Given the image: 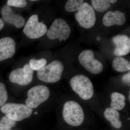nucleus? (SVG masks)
Returning <instances> with one entry per match:
<instances>
[{
  "instance_id": "nucleus-23",
  "label": "nucleus",
  "mask_w": 130,
  "mask_h": 130,
  "mask_svg": "<svg viewBox=\"0 0 130 130\" xmlns=\"http://www.w3.org/2000/svg\"><path fill=\"white\" fill-rule=\"evenodd\" d=\"M27 2L25 0H8L7 5L9 6L18 8H24L26 6Z\"/></svg>"
},
{
  "instance_id": "nucleus-25",
  "label": "nucleus",
  "mask_w": 130,
  "mask_h": 130,
  "mask_svg": "<svg viewBox=\"0 0 130 130\" xmlns=\"http://www.w3.org/2000/svg\"><path fill=\"white\" fill-rule=\"evenodd\" d=\"M4 26V22L2 19L0 18V31L1 30Z\"/></svg>"
},
{
  "instance_id": "nucleus-12",
  "label": "nucleus",
  "mask_w": 130,
  "mask_h": 130,
  "mask_svg": "<svg viewBox=\"0 0 130 130\" xmlns=\"http://www.w3.org/2000/svg\"><path fill=\"white\" fill-rule=\"evenodd\" d=\"M1 14L3 19L7 23L14 25L16 28H21L24 26L25 20L21 15L14 13L11 8L6 5L2 8Z\"/></svg>"
},
{
  "instance_id": "nucleus-26",
  "label": "nucleus",
  "mask_w": 130,
  "mask_h": 130,
  "mask_svg": "<svg viewBox=\"0 0 130 130\" xmlns=\"http://www.w3.org/2000/svg\"><path fill=\"white\" fill-rule=\"evenodd\" d=\"M108 3H112V4H113V3H115L117 2L116 0H108Z\"/></svg>"
},
{
  "instance_id": "nucleus-2",
  "label": "nucleus",
  "mask_w": 130,
  "mask_h": 130,
  "mask_svg": "<svg viewBox=\"0 0 130 130\" xmlns=\"http://www.w3.org/2000/svg\"><path fill=\"white\" fill-rule=\"evenodd\" d=\"M73 90L84 100L91 99L94 95L93 84L88 77L78 74L73 77L70 81Z\"/></svg>"
},
{
  "instance_id": "nucleus-1",
  "label": "nucleus",
  "mask_w": 130,
  "mask_h": 130,
  "mask_svg": "<svg viewBox=\"0 0 130 130\" xmlns=\"http://www.w3.org/2000/svg\"><path fill=\"white\" fill-rule=\"evenodd\" d=\"M64 70V65L61 61L54 60L37 71V77L45 83H56L60 80Z\"/></svg>"
},
{
  "instance_id": "nucleus-11",
  "label": "nucleus",
  "mask_w": 130,
  "mask_h": 130,
  "mask_svg": "<svg viewBox=\"0 0 130 130\" xmlns=\"http://www.w3.org/2000/svg\"><path fill=\"white\" fill-rule=\"evenodd\" d=\"M112 41L115 46L113 54L115 56L121 57L130 53V39L128 36L117 35L113 38Z\"/></svg>"
},
{
  "instance_id": "nucleus-6",
  "label": "nucleus",
  "mask_w": 130,
  "mask_h": 130,
  "mask_svg": "<svg viewBox=\"0 0 130 130\" xmlns=\"http://www.w3.org/2000/svg\"><path fill=\"white\" fill-rule=\"evenodd\" d=\"M71 31V28L66 21L63 19H56L52 23L46 33L47 36L50 40L58 39L61 42L68 39Z\"/></svg>"
},
{
  "instance_id": "nucleus-17",
  "label": "nucleus",
  "mask_w": 130,
  "mask_h": 130,
  "mask_svg": "<svg viewBox=\"0 0 130 130\" xmlns=\"http://www.w3.org/2000/svg\"><path fill=\"white\" fill-rule=\"evenodd\" d=\"M113 69L118 72H124L130 70L129 61L122 57L115 58L112 63Z\"/></svg>"
},
{
  "instance_id": "nucleus-28",
  "label": "nucleus",
  "mask_w": 130,
  "mask_h": 130,
  "mask_svg": "<svg viewBox=\"0 0 130 130\" xmlns=\"http://www.w3.org/2000/svg\"><path fill=\"white\" fill-rule=\"evenodd\" d=\"M13 130L9 129V130Z\"/></svg>"
},
{
  "instance_id": "nucleus-10",
  "label": "nucleus",
  "mask_w": 130,
  "mask_h": 130,
  "mask_svg": "<svg viewBox=\"0 0 130 130\" xmlns=\"http://www.w3.org/2000/svg\"><path fill=\"white\" fill-rule=\"evenodd\" d=\"M34 71L29 64H26L23 68H18L12 71L9 74V80L12 83L21 86L28 85L32 82Z\"/></svg>"
},
{
  "instance_id": "nucleus-19",
  "label": "nucleus",
  "mask_w": 130,
  "mask_h": 130,
  "mask_svg": "<svg viewBox=\"0 0 130 130\" xmlns=\"http://www.w3.org/2000/svg\"><path fill=\"white\" fill-rule=\"evenodd\" d=\"M84 3L83 0H68L65 5V9L68 12L78 11Z\"/></svg>"
},
{
  "instance_id": "nucleus-14",
  "label": "nucleus",
  "mask_w": 130,
  "mask_h": 130,
  "mask_svg": "<svg viewBox=\"0 0 130 130\" xmlns=\"http://www.w3.org/2000/svg\"><path fill=\"white\" fill-rule=\"evenodd\" d=\"M125 13L116 10L114 12L109 11L103 16L102 23L107 27L114 25H122L125 23Z\"/></svg>"
},
{
  "instance_id": "nucleus-13",
  "label": "nucleus",
  "mask_w": 130,
  "mask_h": 130,
  "mask_svg": "<svg viewBox=\"0 0 130 130\" xmlns=\"http://www.w3.org/2000/svg\"><path fill=\"white\" fill-rule=\"evenodd\" d=\"M16 51V43L11 38L0 39V61L12 58Z\"/></svg>"
},
{
  "instance_id": "nucleus-20",
  "label": "nucleus",
  "mask_w": 130,
  "mask_h": 130,
  "mask_svg": "<svg viewBox=\"0 0 130 130\" xmlns=\"http://www.w3.org/2000/svg\"><path fill=\"white\" fill-rule=\"evenodd\" d=\"M47 63L46 60L44 58L39 59H32L29 61V65L33 71H38L46 66Z\"/></svg>"
},
{
  "instance_id": "nucleus-4",
  "label": "nucleus",
  "mask_w": 130,
  "mask_h": 130,
  "mask_svg": "<svg viewBox=\"0 0 130 130\" xmlns=\"http://www.w3.org/2000/svg\"><path fill=\"white\" fill-rule=\"evenodd\" d=\"M1 111L9 118L15 121H22L31 115L33 109L26 105L8 103L1 107Z\"/></svg>"
},
{
  "instance_id": "nucleus-24",
  "label": "nucleus",
  "mask_w": 130,
  "mask_h": 130,
  "mask_svg": "<svg viewBox=\"0 0 130 130\" xmlns=\"http://www.w3.org/2000/svg\"><path fill=\"white\" fill-rule=\"evenodd\" d=\"M130 72L127 73V74H124L122 77V81L125 83L129 84L130 85Z\"/></svg>"
},
{
  "instance_id": "nucleus-15",
  "label": "nucleus",
  "mask_w": 130,
  "mask_h": 130,
  "mask_svg": "<svg viewBox=\"0 0 130 130\" xmlns=\"http://www.w3.org/2000/svg\"><path fill=\"white\" fill-rule=\"evenodd\" d=\"M105 118L109 121L111 125L116 129H120L122 126V123L120 119L119 112L116 109L108 108L105 110L104 113Z\"/></svg>"
},
{
  "instance_id": "nucleus-9",
  "label": "nucleus",
  "mask_w": 130,
  "mask_h": 130,
  "mask_svg": "<svg viewBox=\"0 0 130 130\" xmlns=\"http://www.w3.org/2000/svg\"><path fill=\"white\" fill-rule=\"evenodd\" d=\"M47 31L46 26L43 22H39L37 14H34L31 16L23 29L25 35L31 39L42 37L46 33Z\"/></svg>"
},
{
  "instance_id": "nucleus-5",
  "label": "nucleus",
  "mask_w": 130,
  "mask_h": 130,
  "mask_svg": "<svg viewBox=\"0 0 130 130\" xmlns=\"http://www.w3.org/2000/svg\"><path fill=\"white\" fill-rule=\"evenodd\" d=\"M50 95L48 88L44 85L34 86L28 91L26 105L31 109L37 108L46 101Z\"/></svg>"
},
{
  "instance_id": "nucleus-22",
  "label": "nucleus",
  "mask_w": 130,
  "mask_h": 130,
  "mask_svg": "<svg viewBox=\"0 0 130 130\" xmlns=\"http://www.w3.org/2000/svg\"><path fill=\"white\" fill-rule=\"evenodd\" d=\"M8 97L7 91L5 84L0 82V107L6 104Z\"/></svg>"
},
{
  "instance_id": "nucleus-27",
  "label": "nucleus",
  "mask_w": 130,
  "mask_h": 130,
  "mask_svg": "<svg viewBox=\"0 0 130 130\" xmlns=\"http://www.w3.org/2000/svg\"><path fill=\"white\" fill-rule=\"evenodd\" d=\"M128 120H130V119L129 118H128Z\"/></svg>"
},
{
  "instance_id": "nucleus-8",
  "label": "nucleus",
  "mask_w": 130,
  "mask_h": 130,
  "mask_svg": "<svg viewBox=\"0 0 130 130\" xmlns=\"http://www.w3.org/2000/svg\"><path fill=\"white\" fill-rule=\"evenodd\" d=\"M78 60L80 64L87 71L94 74L101 73L103 69L102 63L95 58L92 50H86L79 54Z\"/></svg>"
},
{
  "instance_id": "nucleus-21",
  "label": "nucleus",
  "mask_w": 130,
  "mask_h": 130,
  "mask_svg": "<svg viewBox=\"0 0 130 130\" xmlns=\"http://www.w3.org/2000/svg\"><path fill=\"white\" fill-rule=\"evenodd\" d=\"M16 121L13 120L7 116L3 117L0 120V130H8L16 125Z\"/></svg>"
},
{
  "instance_id": "nucleus-16",
  "label": "nucleus",
  "mask_w": 130,
  "mask_h": 130,
  "mask_svg": "<svg viewBox=\"0 0 130 130\" xmlns=\"http://www.w3.org/2000/svg\"><path fill=\"white\" fill-rule=\"evenodd\" d=\"M111 108L117 110H121L125 106V96L118 92H114L111 95Z\"/></svg>"
},
{
  "instance_id": "nucleus-18",
  "label": "nucleus",
  "mask_w": 130,
  "mask_h": 130,
  "mask_svg": "<svg viewBox=\"0 0 130 130\" xmlns=\"http://www.w3.org/2000/svg\"><path fill=\"white\" fill-rule=\"evenodd\" d=\"M91 2L93 8L100 12L106 11L111 6L108 0H92Z\"/></svg>"
},
{
  "instance_id": "nucleus-3",
  "label": "nucleus",
  "mask_w": 130,
  "mask_h": 130,
  "mask_svg": "<svg viewBox=\"0 0 130 130\" xmlns=\"http://www.w3.org/2000/svg\"><path fill=\"white\" fill-rule=\"evenodd\" d=\"M63 117L68 124L77 126L81 125L83 122L84 114L83 108L78 103L70 101L64 104Z\"/></svg>"
},
{
  "instance_id": "nucleus-7",
  "label": "nucleus",
  "mask_w": 130,
  "mask_h": 130,
  "mask_svg": "<svg viewBox=\"0 0 130 130\" xmlns=\"http://www.w3.org/2000/svg\"><path fill=\"white\" fill-rule=\"evenodd\" d=\"M75 18L79 25L85 29L92 28L96 21V16L94 8L87 2L84 3L75 14Z\"/></svg>"
}]
</instances>
